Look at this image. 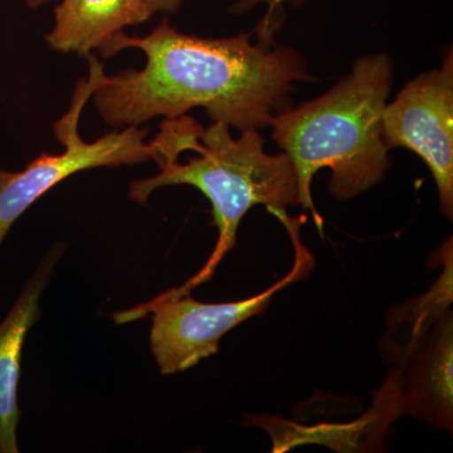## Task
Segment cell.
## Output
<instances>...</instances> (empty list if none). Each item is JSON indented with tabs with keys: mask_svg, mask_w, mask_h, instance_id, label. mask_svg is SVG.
<instances>
[{
	"mask_svg": "<svg viewBox=\"0 0 453 453\" xmlns=\"http://www.w3.org/2000/svg\"><path fill=\"white\" fill-rule=\"evenodd\" d=\"M160 173L131 183L130 198L146 204L154 190L168 186H192L210 199L219 241L204 268L184 288L189 291L210 279L220 259L235 246L238 226L247 211L264 205L280 220L288 207L300 205L299 180L290 157L270 155L256 129L232 138L228 125L214 122L207 130L181 115L166 119L153 140Z\"/></svg>",
	"mask_w": 453,
	"mask_h": 453,
	"instance_id": "obj_2",
	"label": "cell"
},
{
	"mask_svg": "<svg viewBox=\"0 0 453 453\" xmlns=\"http://www.w3.org/2000/svg\"><path fill=\"white\" fill-rule=\"evenodd\" d=\"M27 7L31 9L40 8L41 5L47 4L50 0H25Z\"/></svg>",
	"mask_w": 453,
	"mask_h": 453,
	"instance_id": "obj_12",
	"label": "cell"
},
{
	"mask_svg": "<svg viewBox=\"0 0 453 453\" xmlns=\"http://www.w3.org/2000/svg\"><path fill=\"white\" fill-rule=\"evenodd\" d=\"M153 14L145 0H62L55 9V27L44 38L58 52L88 57L115 33Z\"/></svg>",
	"mask_w": 453,
	"mask_h": 453,
	"instance_id": "obj_9",
	"label": "cell"
},
{
	"mask_svg": "<svg viewBox=\"0 0 453 453\" xmlns=\"http://www.w3.org/2000/svg\"><path fill=\"white\" fill-rule=\"evenodd\" d=\"M249 2H250V0H240V2H238L237 5L240 8H243L244 5H246L247 3H249ZM279 2H280V0H273V3H275V5H277V3H279ZM251 4H252V3H251Z\"/></svg>",
	"mask_w": 453,
	"mask_h": 453,
	"instance_id": "obj_13",
	"label": "cell"
},
{
	"mask_svg": "<svg viewBox=\"0 0 453 453\" xmlns=\"http://www.w3.org/2000/svg\"><path fill=\"white\" fill-rule=\"evenodd\" d=\"M401 377L403 414L452 431L453 320L449 310L405 357Z\"/></svg>",
	"mask_w": 453,
	"mask_h": 453,
	"instance_id": "obj_7",
	"label": "cell"
},
{
	"mask_svg": "<svg viewBox=\"0 0 453 453\" xmlns=\"http://www.w3.org/2000/svg\"><path fill=\"white\" fill-rule=\"evenodd\" d=\"M392 79L388 55L363 57L323 96L273 120V138L296 172L300 205L315 219L311 183L319 170H332L329 192L340 201L362 195L386 177L390 150L383 139V112Z\"/></svg>",
	"mask_w": 453,
	"mask_h": 453,
	"instance_id": "obj_3",
	"label": "cell"
},
{
	"mask_svg": "<svg viewBox=\"0 0 453 453\" xmlns=\"http://www.w3.org/2000/svg\"><path fill=\"white\" fill-rule=\"evenodd\" d=\"M153 13H177L183 0H145Z\"/></svg>",
	"mask_w": 453,
	"mask_h": 453,
	"instance_id": "obj_11",
	"label": "cell"
},
{
	"mask_svg": "<svg viewBox=\"0 0 453 453\" xmlns=\"http://www.w3.org/2000/svg\"><path fill=\"white\" fill-rule=\"evenodd\" d=\"M64 247L55 246L44 255L4 320L0 323V453H17V428L20 411L18 381L27 334L40 316V300L53 276Z\"/></svg>",
	"mask_w": 453,
	"mask_h": 453,
	"instance_id": "obj_8",
	"label": "cell"
},
{
	"mask_svg": "<svg viewBox=\"0 0 453 453\" xmlns=\"http://www.w3.org/2000/svg\"><path fill=\"white\" fill-rule=\"evenodd\" d=\"M285 226L296 251L294 267L261 294L234 303H208L193 299L189 291L177 288L113 318L122 324L150 315L151 353L160 372L170 375L193 368L219 353L220 339L226 333L252 316L264 314L277 291L308 273L311 256L300 242L299 223L291 219Z\"/></svg>",
	"mask_w": 453,
	"mask_h": 453,
	"instance_id": "obj_4",
	"label": "cell"
},
{
	"mask_svg": "<svg viewBox=\"0 0 453 453\" xmlns=\"http://www.w3.org/2000/svg\"><path fill=\"white\" fill-rule=\"evenodd\" d=\"M89 77L77 86L70 111L53 125L57 139L65 150L41 154L22 172L0 170V246L16 220L29 207L65 178L81 170L100 166L135 165L157 160L153 142H146L148 129L127 127L88 142L79 134L81 112L103 79L104 67L88 56Z\"/></svg>",
	"mask_w": 453,
	"mask_h": 453,
	"instance_id": "obj_5",
	"label": "cell"
},
{
	"mask_svg": "<svg viewBox=\"0 0 453 453\" xmlns=\"http://www.w3.org/2000/svg\"><path fill=\"white\" fill-rule=\"evenodd\" d=\"M445 270L427 294L399 306L389 318L388 336L398 335V342L387 344L388 362L403 363L414 345L432 326L449 311L452 303V238L445 246Z\"/></svg>",
	"mask_w": 453,
	"mask_h": 453,
	"instance_id": "obj_10",
	"label": "cell"
},
{
	"mask_svg": "<svg viewBox=\"0 0 453 453\" xmlns=\"http://www.w3.org/2000/svg\"><path fill=\"white\" fill-rule=\"evenodd\" d=\"M389 150L405 148L427 164L436 181L441 211L453 216V55L440 70L419 74L383 112Z\"/></svg>",
	"mask_w": 453,
	"mask_h": 453,
	"instance_id": "obj_6",
	"label": "cell"
},
{
	"mask_svg": "<svg viewBox=\"0 0 453 453\" xmlns=\"http://www.w3.org/2000/svg\"><path fill=\"white\" fill-rule=\"evenodd\" d=\"M251 35L196 37L177 31L166 18L146 37L115 33L98 52L107 58L142 50L146 65L142 71L104 74L92 94L97 112L113 129L139 127L157 116L179 118L195 107L241 133L273 127L276 116L290 109L294 83L314 77L296 50L273 49L268 33L257 44Z\"/></svg>",
	"mask_w": 453,
	"mask_h": 453,
	"instance_id": "obj_1",
	"label": "cell"
}]
</instances>
